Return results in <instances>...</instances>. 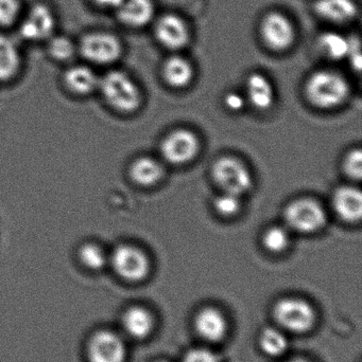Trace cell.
Wrapping results in <instances>:
<instances>
[{
  "mask_svg": "<svg viewBox=\"0 0 362 362\" xmlns=\"http://www.w3.org/2000/svg\"><path fill=\"white\" fill-rule=\"evenodd\" d=\"M240 196L235 194L223 192L220 196H217L214 200V208L217 212L223 216L235 215L240 209Z\"/></svg>",
  "mask_w": 362,
  "mask_h": 362,
  "instance_id": "f1b7e54d",
  "label": "cell"
},
{
  "mask_svg": "<svg viewBox=\"0 0 362 362\" xmlns=\"http://www.w3.org/2000/svg\"><path fill=\"white\" fill-rule=\"evenodd\" d=\"M225 104L230 110L239 112L244 106V99L240 93H230L225 95Z\"/></svg>",
  "mask_w": 362,
  "mask_h": 362,
  "instance_id": "d6a6232c",
  "label": "cell"
},
{
  "mask_svg": "<svg viewBox=\"0 0 362 362\" xmlns=\"http://www.w3.org/2000/svg\"><path fill=\"white\" fill-rule=\"evenodd\" d=\"M259 346L268 356L278 357L286 352L288 340L282 332L273 327H267L259 336Z\"/></svg>",
  "mask_w": 362,
  "mask_h": 362,
  "instance_id": "cb8c5ba5",
  "label": "cell"
},
{
  "mask_svg": "<svg viewBox=\"0 0 362 362\" xmlns=\"http://www.w3.org/2000/svg\"><path fill=\"white\" fill-rule=\"evenodd\" d=\"M333 208L340 218L355 223L361 218L362 194L353 187H340L333 195Z\"/></svg>",
  "mask_w": 362,
  "mask_h": 362,
  "instance_id": "2e32d148",
  "label": "cell"
},
{
  "mask_svg": "<svg viewBox=\"0 0 362 362\" xmlns=\"http://www.w3.org/2000/svg\"><path fill=\"white\" fill-rule=\"evenodd\" d=\"M200 150L197 136L187 129L172 132L161 144L162 156L171 165H184L196 158Z\"/></svg>",
  "mask_w": 362,
  "mask_h": 362,
  "instance_id": "8fae6325",
  "label": "cell"
},
{
  "mask_svg": "<svg viewBox=\"0 0 362 362\" xmlns=\"http://www.w3.org/2000/svg\"><path fill=\"white\" fill-rule=\"evenodd\" d=\"M290 238L288 231L280 226L269 228L263 236V244L267 250L278 253L288 247Z\"/></svg>",
  "mask_w": 362,
  "mask_h": 362,
  "instance_id": "4316f807",
  "label": "cell"
},
{
  "mask_svg": "<svg viewBox=\"0 0 362 362\" xmlns=\"http://www.w3.org/2000/svg\"><path fill=\"white\" fill-rule=\"evenodd\" d=\"M154 36L159 45L171 51L186 48L191 42L188 23L174 13L162 15L154 25Z\"/></svg>",
  "mask_w": 362,
  "mask_h": 362,
  "instance_id": "30bf717a",
  "label": "cell"
},
{
  "mask_svg": "<svg viewBox=\"0 0 362 362\" xmlns=\"http://www.w3.org/2000/svg\"><path fill=\"white\" fill-rule=\"evenodd\" d=\"M195 327L203 339L210 342H219L227 335V322L220 310L205 308L198 313Z\"/></svg>",
  "mask_w": 362,
  "mask_h": 362,
  "instance_id": "9a60e30c",
  "label": "cell"
},
{
  "mask_svg": "<svg viewBox=\"0 0 362 362\" xmlns=\"http://www.w3.org/2000/svg\"><path fill=\"white\" fill-rule=\"evenodd\" d=\"M46 42L48 54L57 62L68 61L78 51L77 45L65 35L53 34Z\"/></svg>",
  "mask_w": 362,
  "mask_h": 362,
  "instance_id": "484cf974",
  "label": "cell"
},
{
  "mask_svg": "<svg viewBox=\"0 0 362 362\" xmlns=\"http://www.w3.org/2000/svg\"><path fill=\"white\" fill-rule=\"evenodd\" d=\"M319 50L327 59L341 61L346 59L350 48V38L335 31L323 32L317 40Z\"/></svg>",
  "mask_w": 362,
  "mask_h": 362,
  "instance_id": "603a6c76",
  "label": "cell"
},
{
  "mask_svg": "<svg viewBox=\"0 0 362 362\" xmlns=\"http://www.w3.org/2000/svg\"><path fill=\"white\" fill-rule=\"evenodd\" d=\"M285 221L288 227L300 233H314L324 227L327 213L319 202L302 198L288 204L285 210Z\"/></svg>",
  "mask_w": 362,
  "mask_h": 362,
  "instance_id": "8992f818",
  "label": "cell"
},
{
  "mask_svg": "<svg viewBox=\"0 0 362 362\" xmlns=\"http://www.w3.org/2000/svg\"><path fill=\"white\" fill-rule=\"evenodd\" d=\"M314 11L321 19L335 25L352 23L359 12L354 0H316Z\"/></svg>",
  "mask_w": 362,
  "mask_h": 362,
  "instance_id": "5bb4252c",
  "label": "cell"
},
{
  "mask_svg": "<svg viewBox=\"0 0 362 362\" xmlns=\"http://www.w3.org/2000/svg\"><path fill=\"white\" fill-rule=\"evenodd\" d=\"M123 327L132 338L145 339L152 332L154 320L148 310L142 306H133L123 315Z\"/></svg>",
  "mask_w": 362,
  "mask_h": 362,
  "instance_id": "d6986e66",
  "label": "cell"
},
{
  "mask_svg": "<svg viewBox=\"0 0 362 362\" xmlns=\"http://www.w3.org/2000/svg\"><path fill=\"white\" fill-rule=\"evenodd\" d=\"M79 259L83 266L91 270H100L108 263L104 249L97 243H85L79 249Z\"/></svg>",
  "mask_w": 362,
  "mask_h": 362,
  "instance_id": "d4e9b609",
  "label": "cell"
},
{
  "mask_svg": "<svg viewBox=\"0 0 362 362\" xmlns=\"http://www.w3.org/2000/svg\"><path fill=\"white\" fill-rule=\"evenodd\" d=\"M98 89L106 103L120 112H133L142 104L140 88L125 72L112 70L99 80Z\"/></svg>",
  "mask_w": 362,
  "mask_h": 362,
  "instance_id": "7a4b0ae2",
  "label": "cell"
},
{
  "mask_svg": "<svg viewBox=\"0 0 362 362\" xmlns=\"http://www.w3.org/2000/svg\"><path fill=\"white\" fill-rule=\"evenodd\" d=\"M114 13L125 27L140 29L154 18L155 4L153 0H120Z\"/></svg>",
  "mask_w": 362,
  "mask_h": 362,
  "instance_id": "4fadbf2b",
  "label": "cell"
},
{
  "mask_svg": "<svg viewBox=\"0 0 362 362\" xmlns=\"http://www.w3.org/2000/svg\"><path fill=\"white\" fill-rule=\"evenodd\" d=\"M97 74L85 65H74L68 68L64 74L66 86L77 95H85L93 93L99 86Z\"/></svg>",
  "mask_w": 362,
  "mask_h": 362,
  "instance_id": "e0dca14e",
  "label": "cell"
},
{
  "mask_svg": "<svg viewBox=\"0 0 362 362\" xmlns=\"http://www.w3.org/2000/svg\"><path fill=\"white\" fill-rule=\"evenodd\" d=\"M77 47L86 61L97 65H111L118 61L123 52L120 38L106 31H91L84 34Z\"/></svg>",
  "mask_w": 362,
  "mask_h": 362,
  "instance_id": "3957f363",
  "label": "cell"
},
{
  "mask_svg": "<svg viewBox=\"0 0 362 362\" xmlns=\"http://www.w3.org/2000/svg\"><path fill=\"white\" fill-rule=\"evenodd\" d=\"M21 17V0H0V27H11L16 23Z\"/></svg>",
  "mask_w": 362,
  "mask_h": 362,
  "instance_id": "83f0119b",
  "label": "cell"
},
{
  "mask_svg": "<svg viewBox=\"0 0 362 362\" xmlns=\"http://www.w3.org/2000/svg\"><path fill=\"white\" fill-rule=\"evenodd\" d=\"M111 265L117 274L129 282H140L146 279L150 270V262L147 255L137 247L119 245L113 251Z\"/></svg>",
  "mask_w": 362,
  "mask_h": 362,
  "instance_id": "9c48e42d",
  "label": "cell"
},
{
  "mask_svg": "<svg viewBox=\"0 0 362 362\" xmlns=\"http://www.w3.org/2000/svg\"><path fill=\"white\" fill-rule=\"evenodd\" d=\"M89 358L91 362H125V344L113 332H97L89 344Z\"/></svg>",
  "mask_w": 362,
  "mask_h": 362,
  "instance_id": "7c38bea8",
  "label": "cell"
},
{
  "mask_svg": "<svg viewBox=\"0 0 362 362\" xmlns=\"http://www.w3.org/2000/svg\"><path fill=\"white\" fill-rule=\"evenodd\" d=\"M246 89L249 102L257 110H268L273 105V86L263 74H252L249 76Z\"/></svg>",
  "mask_w": 362,
  "mask_h": 362,
  "instance_id": "ac0fdd59",
  "label": "cell"
},
{
  "mask_svg": "<svg viewBox=\"0 0 362 362\" xmlns=\"http://www.w3.org/2000/svg\"><path fill=\"white\" fill-rule=\"evenodd\" d=\"M287 362H310V361H306V359H303V358H297V359H293V361H289Z\"/></svg>",
  "mask_w": 362,
  "mask_h": 362,
  "instance_id": "e575fe53",
  "label": "cell"
},
{
  "mask_svg": "<svg viewBox=\"0 0 362 362\" xmlns=\"http://www.w3.org/2000/svg\"><path fill=\"white\" fill-rule=\"evenodd\" d=\"M130 177L142 187H151L161 180L164 174L163 168L155 159L140 157L130 167Z\"/></svg>",
  "mask_w": 362,
  "mask_h": 362,
  "instance_id": "7402d4cb",
  "label": "cell"
},
{
  "mask_svg": "<svg viewBox=\"0 0 362 362\" xmlns=\"http://www.w3.org/2000/svg\"><path fill=\"white\" fill-rule=\"evenodd\" d=\"M350 84L342 74L332 70H319L308 78L306 97L310 104L322 110L338 107L348 100Z\"/></svg>",
  "mask_w": 362,
  "mask_h": 362,
  "instance_id": "6da1fadb",
  "label": "cell"
},
{
  "mask_svg": "<svg viewBox=\"0 0 362 362\" xmlns=\"http://www.w3.org/2000/svg\"><path fill=\"white\" fill-rule=\"evenodd\" d=\"M351 65L355 71H361L362 67L361 40L358 37L350 38V48H349L348 57Z\"/></svg>",
  "mask_w": 362,
  "mask_h": 362,
  "instance_id": "1f68e13d",
  "label": "cell"
},
{
  "mask_svg": "<svg viewBox=\"0 0 362 362\" xmlns=\"http://www.w3.org/2000/svg\"><path fill=\"white\" fill-rule=\"evenodd\" d=\"M183 362H220L218 356L206 349H193L185 355Z\"/></svg>",
  "mask_w": 362,
  "mask_h": 362,
  "instance_id": "4dcf8cb0",
  "label": "cell"
},
{
  "mask_svg": "<svg viewBox=\"0 0 362 362\" xmlns=\"http://www.w3.org/2000/svg\"><path fill=\"white\" fill-rule=\"evenodd\" d=\"M344 169L346 175L359 180L362 175V153L361 148L351 151L344 159Z\"/></svg>",
  "mask_w": 362,
  "mask_h": 362,
  "instance_id": "f546056e",
  "label": "cell"
},
{
  "mask_svg": "<svg viewBox=\"0 0 362 362\" xmlns=\"http://www.w3.org/2000/svg\"><path fill=\"white\" fill-rule=\"evenodd\" d=\"M259 34L264 44L274 52L288 50L297 38L293 21L278 11H271L263 17L259 25Z\"/></svg>",
  "mask_w": 362,
  "mask_h": 362,
  "instance_id": "5b68a950",
  "label": "cell"
},
{
  "mask_svg": "<svg viewBox=\"0 0 362 362\" xmlns=\"http://www.w3.org/2000/svg\"><path fill=\"white\" fill-rule=\"evenodd\" d=\"M163 76L171 87H186L193 78V65L181 55H172L164 63Z\"/></svg>",
  "mask_w": 362,
  "mask_h": 362,
  "instance_id": "ffe728a7",
  "label": "cell"
},
{
  "mask_svg": "<svg viewBox=\"0 0 362 362\" xmlns=\"http://www.w3.org/2000/svg\"><path fill=\"white\" fill-rule=\"evenodd\" d=\"M21 55L16 42L0 33V82L11 80L21 69Z\"/></svg>",
  "mask_w": 362,
  "mask_h": 362,
  "instance_id": "44dd1931",
  "label": "cell"
},
{
  "mask_svg": "<svg viewBox=\"0 0 362 362\" xmlns=\"http://www.w3.org/2000/svg\"><path fill=\"white\" fill-rule=\"evenodd\" d=\"M97 8H102V10L115 11V8L118 6L120 0H91Z\"/></svg>",
  "mask_w": 362,
  "mask_h": 362,
  "instance_id": "836d02e7",
  "label": "cell"
},
{
  "mask_svg": "<svg viewBox=\"0 0 362 362\" xmlns=\"http://www.w3.org/2000/svg\"><path fill=\"white\" fill-rule=\"evenodd\" d=\"M212 175L215 182L227 193L242 195L252 185V176L248 168L233 157H221L213 165Z\"/></svg>",
  "mask_w": 362,
  "mask_h": 362,
  "instance_id": "ba28073f",
  "label": "cell"
},
{
  "mask_svg": "<svg viewBox=\"0 0 362 362\" xmlns=\"http://www.w3.org/2000/svg\"><path fill=\"white\" fill-rule=\"evenodd\" d=\"M274 319L287 331L304 334L310 331L316 322V312L305 300L285 298L274 306Z\"/></svg>",
  "mask_w": 362,
  "mask_h": 362,
  "instance_id": "277c9868",
  "label": "cell"
},
{
  "mask_svg": "<svg viewBox=\"0 0 362 362\" xmlns=\"http://www.w3.org/2000/svg\"><path fill=\"white\" fill-rule=\"evenodd\" d=\"M157 362H167V361H157Z\"/></svg>",
  "mask_w": 362,
  "mask_h": 362,
  "instance_id": "d590c367",
  "label": "cell"
},
{
  "mask_svg": "<svg viewBox=\"0 0 362 362\" xmlns=\"http://www.w3.org/2000/svg\"><path fill=\"white\" fill-rule=\"evenodd\" d=\"M57 16L48 4L38 2L21 17L19 34L28 42H47L55 34Z\"/></svg>",
  "mask_w": 362,
  "mask_h": 362,
  "instance_id": "52a82bcc",
  "label": "cell"
}]
</instances>
